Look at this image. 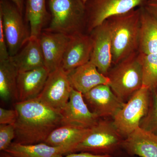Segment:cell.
I'll list each match as a JSON object with an SVG mask.
<instances>
[{"label": "cell", "instance_id": "1", "mask_svg": "<svg viewBox=\"0 0 157 157\" xmlns=\"http://www.w3.org/2000/svg\"><path fill=\"white\" fill-rule=\"evenodd\" d=\"M17 113L13 142L21 144L44 143L54 129L61 126V112L38 99L14 103Z\"/></svg>", "mask_w": 157, "mask_h": 157}, {"label": "cell", "instance_id": "2", "mask_svg": "<svg viewBox=\"0 0 157 157\" xmlns=\"http://www.w3.org/2000/svg\"><path fill=\"white\" fill-rule=\"evenodd\" d=\"M111 38L112 66L138 51L140 28V9L107 20Z\"/></svg>", "mask_w": 157, "mask_h": 157}, {"label": "cell", "instance_id": "3", "mask_svg": "<svg viewBox=\"0 0 157 157\" xmlns=\"http://www.w3.org/2000/svg\"><path fill=\"white\" fill-rule=\"evenodd\" d=\"M48 2L51 21L44 31L70 36L86 33V14L82 0H48Z\"/></svg>", "mask_w": 157, "mask_h": 157}, {"label": "cell", "instance_id": "4", "mask_svg": "<svg viewBox=\"0 0 157 157\" xmlns=\"http://www.w3.org/2000/svg\"><path fill=\"white\" fill-rule=\"evenodd\" d=\"M107 76L117 97L126 103L143 86V65L138 51L112 66Z\"/></svg>", "mask_w": 157, "mask_h": 157}, {"label": "cell", "instance_id": "5", "mask_svg": "<svg viewBox=\"0 0 157 157\" xmlns=\"http://www.w3.org/2000/svg\"><path fill=\"white\" fill-rule=\"evenodd\" d=\"M124 138L111 119L101 118L76 146L74 153L113 156L123 150Z\"/></svg>", "mask_w": 157, "mask_h": 157}, {"label": "cell", "instance_id": "6", "mask_svg": "<svg viewBox=\"0 0 157 157\" xmlns=\"http://www.w3.org/2000/svg\"><path fill=\"white\" fill-rule=\"evenodd\" d=\"M151 92L148 88L142 86L113 118L114 126L124 138L139 127L148 110Z\"/></svg>", "mask_w": 157, "mask_h": 157}, {"label": "cell", "instance_id": "7", "mask_svg": "<svg viewBox=\"0 0 157 157\" xmlns=\"http://www.w3.org/2000/svg\"><path fill=\"white\" fill-rule=\"evenodd\" d=\"M147 0H86V33L90 34L109 17L144 7Z\"/></svg>", "mask_w": 157, "mask_h": 157}, {"label": "cell", "instance_id": "8", "mask_svg": "<svg viewBox=\"0 0 157 157\" xmlns=\"http://www.w3.org/2000/svg\"><path fill=\"white\" fill-rule=\"evenodd\" d=\"M0 21L2 25L9 55L14 56L30 37L24 23L22 14L9 0H0Z\"/></svg>", "mask_w": 157, "mask_h": 157}, {"label": "cell", "instance_id": "9", "mask_svg": "<svg viewBox=\"0 0 157 157\" xmlns=\"http://www.w3.org/2000/svg\"><path fill=\"white\" fill-rule=\"evenodd\" d=\"M72 88L67 72L61 67L49 73L42 91L36 98L61 112L69 101Z\"/></svg>", "mask_w": 157, "mask_h": 157}, {"label": "cell", "instance_id": "10", "mask_svg": "<svg viewBox=\"0 0 157 157\" xmlns=\"http://www.w3.org/2000/svg\"><path fill=\"white\" fill-rule=\"evenodd\" d=\"M82 96L91 111L100 118L113 119L125 104L107 84L97 86Z\"/></svg>", "mask_w": 157, "mask_h": 157}, {"label": "cell", "instance_id": "11", "mask_svg": "<svg viewBox=\"0 0 157 157\" xmlns=\"http://www.w3.org/2000/svg\"><path fill=\"white\" fill-rule=\"evenodd\" d=\"M60 112L61 126L90 129L96 125L101 119L90 110L82 94L73 88L67 104Z\"/></svg>", "mask_w": 157, "mask_h": 157}, {"label": "cell", "instance_id": "12", "mask_svg": "<svg viewBox=\"0 0 157 157\" xmlns=\"http://www.w3.org/2000/svg\"><path fill=\"white\" fill-rule=\"evenodd\" d=\"M90 35L93 41L90 61L100 73L107 76L112 66L111 34L107 21L94 29Z\"/></svg>", "mask_w": 157, "mask_h": 157}, {"label": "cell", "instance_id": "13", "mask_svg": "<svg viewBox=\"0 0 157 157\" xmlns=\"http://www.w3.org/2000/svg\"><path fill=\"white\" fill-rule=\"evenodd\" d=\"M93 48L92 38L90 34L82 33L70 36L61 66L67 73L90 60Z\"/></svg>", "mask_w": 157, "mask_h": 157}, {"label": "cell", "instance_id": "14", "mask_svg": "<svg viewBox=\"0 0 157 157\" xmlns=\"http://www.w3.org/2000/svg\"><path fill=\"white\" fill-rule=\"evenodd\" d=\"M70 36L44 31L39 39L44 59L45 68L50 73L61 66L62 60Z\"/></svg>", "mask_w": 157, "mask_h": 157}, {"label": "cell", "instance_id": "15", "mask_svg": "<svg viewBox=\"0 0 157 157\" xmlns=\"http://www.w3.org/2000/svg\"><path fill=\"white\" fill-rule=\"evenodd\" d=\"M48 75V70L45 67L19 72L16 102H24L38 98L44 88Z\"/></svg>", "mask_w": 157, "mask_h": 157}, {"label": "cell", "instance_id": "16", "mask_svg": "<svg viewBox=\"0 0 157 157\" xmlns=\"http://www.w3.org/2000/svg\"><path fill=\"white\" fill-rule=\"evenodd\" d=\"M72 88L86 94L97 86L109 84V78L100 73L91 61L68 73Z\"/></svg>", "mask_w": 157, "mask_h": 157}, {"label": "cell", "instance_id": "17", "mask_svg": "<svg viewBox=\"0 0 157 157\" xmlns=\"http://www.w3.org/2000/svg\"><path fill=\"white\" fill-rule=\"evenodd\" d=\"M123 150L140 157H157V135L138 127L124 139Z\"/></svg>", "mask_w": 157, "mask_h": 157}, {"label": "cell", "instance_id": "18", "mask_svg": "<svg viewBox=\"0 0 157 157\" xmlns=\"http://www.w3.org/2000/svg\"><path fill=\"white\" fill-rule=\"evenodd\" d=\"M76 146H52L45 143L21 144L12 142L5 151L16 157H60L74 153Z\"/></svg>", "mask_w": 157, "mask_h": 157}, {"label": "cell", "instance_id": "19", "mask_svg": "<svg viewBox=\"0 0 157 157\" xmlns=\"http://www.w3.org/2000/svg\"><path fill=\"white\" fill-rule=\"evenodd\" d=\"M10 58L19 72L45 67L39 37L30 36L19 52Z\"/></svg>", "mask_w": 157, "mask_h": 157}, {"label": "cell", "instance_id": "20", "mask_svg": "<svg viewBox=\"0 0 157 157\" xmlns=\"http://www.w3.org/2000/svg\"><path fill=\"white\" fill-rule=\"evenodd\" d=\"M140 28L138 51L142 56L157 53V19L140 7Z\"/></svg>", "mask_w": 157, "mask_h": 157}, {"label": "cell", "instance_id": "21", "mask_svg": "<svg viewBox=\"0 0 157 157\" xmlns=\"http://www.w3.org/2000/svg\"><path fill=\"white\" fill-rule=\"evenodd\" d=\"M18 73L10 57L0 61V97L4 102H17Z\"/></svg>", "mask_w": 157, "mask_h": 157}, {"label": "cell", "instance_id": "22", "mask_svg": "<svg viewBox=\"0 0 157 157\" xmlns=\"http://www.w3.org/2000/svg\"><path fill=\"white\" fill-rule=\"evenodd\" d=\"M90 130L72 126H60L50 133L44 143L52 146L76 147L84 139Z\"/></svg>", "mask_w": 157, "mask_h": 157}, {"label": "cell", "instance_id": "23", "mask_svg": "<svg viewBox=\"0 0 157 157\" xmlns=\"http://www.w3.org/2000/svg\"><path fill=\"white\" fill-rule=\"evenodd\" d=\"M25 15L29 23L30 36L39 37L50 16L46 8V0H27Z\"/></svg>", "mask_w": 157, "mask_h": 157}, {"label": "cell", "instance_id": "24", "mask_svg": "<svg viewBox=\"0 0 157 157\" xmlns=\"http://www.w3.org/2000/svg\"><path fill=\"white\" fill-rule=\"evenodd\" d=\"M141 56L143 65V86L151 91L155 90L157 88V53Z\"/></svg>", "mask_w": 157, "mask_h": 157}, {"label": "cell", "instance_id": "25", "mask_svg": "<svg viewBox=\"0 0 157 157\" xmlns=\"http://www.w3.org/2000/svg\"><path fill=\"white\" fill-rule=\"evenodd\" d=\"M139 127L157 135V94L154 91H151L148 110Z\"/></svg>", "mask_w": 157, "mask_h": 157}, {"label": "cell", "instance_id": "26", "mask_svg": "<svg viewBox=\"0 0 157 157\" xmlns=\"http://www.w3.org/2000/svg\"><path fill=\"white\" fill-rule=\"evenodd\" d=\"M15 136V125L0 124V151H5L12 143Z\"/></svg>", "mask_w": 157, "mask_h": 157}, {"label": "cell", "instance_id": "27", "mask_svg": "<svg viewBox=\"0 0 157 157\" xmlns=\"http://www.w3.org/2000/svg\"><path fill=\"white\" fill-rule=\"evenodd\" d=\"M17 117V112L15 109L0 108V124L15 125Z\"/></svg>", "mask_w": 157, "mask_h": 157}, {"label": "cell", "instance_id": "28", "mask_svg": "<svg viewBox=\"0 0 157 157\" xmlns=\"http://www.w3.org/2000/svg\"><path fill=\"white\" fill-rule=\"evenodd\" d=\"M10 57L2 25L0 21V61L8 59Z\"/></svg>", "mask_w": 157, "mask_h": 157}, {"label": "cell", "instance_id": "29", "mask_svg": "<svg viewBox=\"0 0 157 157\" xmlns=\"http://www.w3.org/2000/svg\"><path fill=\"white\" fill-rule=\"evenodd\" d=\"M144 8L157 19V0H147Z\"/></svg>", "mask_w": 157, "mask_h": 157}, {"label": "cell", "instance_id": "30", "mask_svg": "<svg viewBox=\"0 0 157 157\" xmlns=\"http://www.w3.org/2000/svg\"><path fill=\"white\" fill-rule=\"evenodd\" d=\"M60 157H114L109 155H97L88 152L72 153Z\"/></svg>", "mask_w": 157, "mask_h": 157}, {"label": "cell", "instance_id": "31", "mask_svg": "<svg viewBox=\"0 0 157 157\" xmlns=\"http://www.w3.org/2000/svg\"><path fill=\"white\" fill-rule=\"evenodd\" d=\"M9 1L13 3L17 7L21 13L22 14L24 7L25 0H9Z\"/></svg>", "mask_w": 157, "mask_h": 157}, {"label": "cell", "instance_id": "32", "mask_svg": "<svg viewBox=\"0 0 157 157\" xmlns=\"http://www.w3.org/2000/svg\"><path fill=\"white\" fill-rule=\"evenodd\" d=\"M113 156L114 157H137V156L132 155L129 154L123 150L119 152L117 154L113 155Z\"/></svg>", "mask_w": 157, "mask_h": 157}, {"label": "cell", "instance_id": "33", "mask_svg": "<svg viewBox=\"0 0 157 157\" xmlns=\"http://www.w3.org/2000/svg\"><path fill=\"white\" fill-rule=\"evenodd\" d=\"M0 157H16L12 155L9 154V153H7V152L3 151L1 152L0 154Z\"/></svg>", "mask_w": 157, "mask_h": 157}, {"label": "cell", "instance_id": "34", "mask_svg": "<svg viewBox=\"0 0 157 157\" xmlns=\"http://www.w3.org/2000/svg\"><path fill=\"white\" fill-rule=\"evenodd\" d=\"M154 91L156 93V94H157V88L155 90H154Z\"/></svg>", "mask_w": 157, "mask_h": 157}, {"label": "cell", "instance_id": "35", "mask_svg": "<svg viewBox=\"0 0 157 157\" xmlns=\"http://www.w3.org/2000/svg\"><path fill=\"white\" fill-rule=\"evenodd\" d=\"M82 1H83V2H84V3H85L86 2V0H82Z\"/></svg>", "mask_w": 157, "mask_h": 157}]
</instances>
